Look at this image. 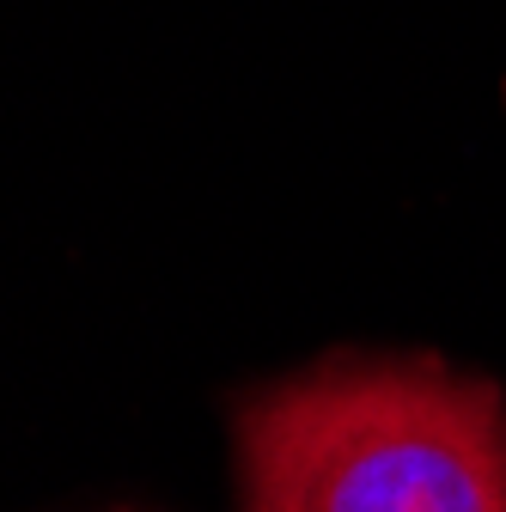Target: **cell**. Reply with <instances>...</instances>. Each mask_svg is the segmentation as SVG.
Returning <instances> with one entry per match:
<instances>
[{"label":"cell","mask_w":506,"mask_h":512,"mask_svg":"<svg viewBox=\"0 0 506 512\" xmlns=\"http://www.w3.org/2000/svg\"><path fill=\"white\" fill-rule=\"evenodd\" d=\"M244 512H506V397L439 360H330L238 409Z\"/></svg>","instance_id":"1"}]
</instances>
